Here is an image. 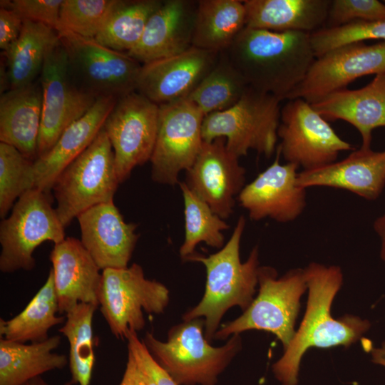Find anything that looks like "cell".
<instances>
[{"instance_id": "obj_4", "label": "cell", "mask_w": 385, "mask_h": 385, "mask_svg": "<svg viewBox=\"0 0 385 385\" xmlns=\"http://www.w3.org/2000/svg\"><path fill=\"white\" fill-rule=\"evenodd\" d=\"M143 342L178 385H216L218 376L242 348L237 334L221 346L210 345L205 337V322L201 318L173 326L165 342L149 332Z\"/></svg>"}, {"instance_id": "obj_7", "label": "cell", "mask_w": 385, "mask_h": 385, "mask_svg": "<svg viewBox=\"0 0 385 385\" xmlns=\"http://www.w3.org/2000/svg\"><path fill=\"white\" fill-rule=\"evenodd\" d=\"M258 294L242 315L221 326L214 339H226L247 330L274 334L286 349L293 339L299 300L307 289L304 270H292L277 278L270 267H260Z\"/></svg>"}, {"instance_id": "obj_6", "label": "cell", "mask_w": 385, "mask_h": 385, "mask_svg": "<svg viewBox=\"0 0 385 385\" xmlns=\"http://www.w3.org/2000/svg\"><path fill=\"white\" fill-rule=\"evenodd\" d=\"M119 183L113 150L102 128L53 185L55 209L64 227L86 210L113 202Z\"/></svg>"}, {"instance_id": "obj_33", "label": "cell", "mask_w": 385, "mask_h": 385, "mask_svg": "<svg viewBox=\"0 0 385 385\" xmlns=\"http://www.w3.org/2000/svg\"><path fill=\"white\" fill-rule=\"evenodd\" d=\"M249 86L230 61L227 53H220L215 66L188 98L205 115L235 105Z\"/></svg>"}, {"instance_id": "obj_27", "label": "cell", "mask_w": 385, "mask_h": 385, "mask_svg": "<svg viewBox=\"0 0 385 385\" xmlns=\"http://www.w3.org/2000/svg\"><path fill=\"white\" fill-rule=\"evenodd\" d=\"M61 343L54 335L31 344L0 339V385H24L44 373L62 369L68 357L53 351Z\"/></svg>"}, {"instance_id": "obj_28", "label": "cell", "mask_w": 385, "mask_h": 385, "mask_svg": "<svg viewBox=\"0 0 385 385\" xmlns=\"http://www.w3.org/2000/svg\"><path fill=\"white\" fill-rule=\"evenodd\" d=\"M59 41L58 34L54 29L43 24L24 21L17 40L3 51L9 90L36 81L47 53Z\"/></svg>"}, {"instance_id": "obj_20", "label": "cell", "mask_w": 385, "mask_h": 385, "mask_svg": "<svg viewBox=\"0 0 385 385\" xmlns=\"http://www.w3.org/2000/svg\"><path fill=\"white\" fill-rule=\"evenodd\" d=\"M197 1L166 0L150 16L137 45L127 53L141 64L192 46Z\"/></svg>"}, {"instance_id": "obj_18", "label": "cell", "mask_w": 385, "mask_h": 385, "mask_svg": "<svg viewBox=\"0 0 385 385\" xmlns=\"http://www.w3.org/2000/svg\"><path fill=\"white\" fill-rule=\"evenodd\" d=\"M219 55L192 46L142 64L136 91L158 106L188 98L215 66Z\"/></svg>"}, {"instance_id": "obj_35", "label": "cell", "mask_w": 385, "mask_h": 385, "mask_svg": "<svg viewBox=\"0 0 385 385\" xmlns=\"http://www.w3.org/2000/svg\"><path fill=\"white\" fill-rule=\"evenodd\" d=\"M34 161L12 145L0 143V217L5 218L16 200L34 188Z\"/></svg>"}, {"instance_id": "obj_44", "label": "cell", "mask_w": 385, "mask_h": 385, "mask_svg": "<svg viewBox=\"0 0 385 385\" xmlns=\"http://www.w3.org/2000/svg\"><path fill=\"white\" fill-rule=\"evenodd\" d=\"M371 355L373 362L385 366V342L381 347L374 349Z\"/></svg>"}, {"instance_id": "obj_14", "label": "cell", "mask_w": 385, "mask_h": 385, "mask_svg": "<svg viewBox=\"0 0 385 385\" xmlns=\"http://www.w3.org/2000/svg\"><path fill=\"white\" fill-rule=\"evenodd\" d=\"M158 118L159 106L137 91L117 99L103 128L113 150L120 183L135 167L150 161Z\"/></svg>"}, {"instance_id": "obj_30", "label": "cell", "mask_w": 385, "mask_h": 385, "mask_svg": "<svg viewBox=\"0 0 385 385\" xmlns=\"http://www.w3.org/2000/svg\"><path fill=\"white\" fill-rule=\"evenodd\" d=\"M57 312L58 302L50 270L43 285L20 313L8 320L1 318V337L21 343L45 341L53 327L65 322L66 317L57 316Z\"/></svg>"}, {"instance_id": "obj_2", "label": "cell", "mask_w": 385, "mask_h": 385, "mask_svg": "<svg viewBox=\"0 0 385 385\" xmlns=\"http://www.w3.org/2000/svg\"><path fill=\"white\" fill-rule=\"evenodd\" d=\"M304 272L309 289L306 312L282 356L272 366L282 385H297L302 358L309 348L349 346L370 327L368 320L357 317H332V303L343 281L340 267L312 262Z\"/></svg>"}, {"instance_id": "obj_36", "label": "cell", "mask_w": 385, "mask_h": 385, "mask_svg": "<svg viewBox=\"0 0 385 385\" xmlns=\"http://www.w3.org/2000/svg\"><path fill=\"white\" fill-rule=\"evenodd\" d=\"M117 0H63L56 31L95 38Z\"/></svg>"}, {"instance_id": "obj_11", "label": "cell", "mask_w": 385, "mask_h": 385, "mask_svg": "<svg viewBox=\"0 0 385 385\" xmlns=\"http://www.w3.org/2000/svg\"><path fill=\"white\" fill-rule=\"evenodd\" d=\"M277 136L281 155L303 170L332 163L340 152L354 150L309 103L300 98L287 100L281 108Z\"/></svg>"}, {"instance_id": "obj_45", "label": "cell", "mask_w": 385, "mask_h": 385, "mask_svg": "<svg viewBox=\"0 0 385 385\" xmlns=\"http://www.w3.org/2000/svg\"><path fill=\"white\" fill-rule=\"evenodd\" d=\"M24 385H51L48 384L47 381H46L42 376H38L36 377L30 381H29L27 383H26ZM62 385H74L73 382L70 380L67 382H65Z\"/></svg>"}, {"instance_id": "obj_21", "label": "cell", "mask_w": 385, "mask_h": 385, "mask_svg": "<svg viewBox=\"0 0 385 385\" xmlns=\"http://www.w3.org/2000/svg\"><path fill=\"white\" fill-rule=\"evenodd\" d=\"M60 314L79 303L98 307L102 272L81 240L66 237L49 255Z\"/></svg>"}, {"instance_id": "obj_34", "label": "cell", "mask_w": 385, "mask_h": 385, "mask_svg": "<svg viewBox=\"0 0 385 385\" xmlns=\"http://www.w3.org/2000/svg\"><path fill=\"white\" fill-rule=\"evenodd\" d=\"M184 202L185 238L180 247L183 260L195 254L201 242L221 249L224 246L223 231L230 228L225 220L215 213L210 206L184 182L178 183Z\"/></svg>"}, {"instance_id": "obj_32", "label": "cell", "mask_w": 385, "mask_h": 385, "mask_svg": "<svg viewBox=\"0 0 385 385\" xmlns=\"http://www.w3.org/2000/svg\"><path fill=\"white\" fill-rule=\"evenodd\" d=\"M98 307L79 303L66 314L58 332L69 344L68 366L74 385H90L96 361L93 321Z\"/></svg>"}, {"instance_id": "obj_23", "label": "cell", "mask_w": 385, "mask_h": 385, "mask_svg": "<svg viewBox=\"0 0 385 385\" xmlns=\"http://www.w3.org/2000/svg\"><path fill=\"white\" fill-rule=\"evenodd\" d=\"M297 183L305 189L317 186L344 189L375 200L385 185V150L360 148L342 160L302 170L298 173Z\"/></svg>"}, {"instance_id": "obj_41", "label": "cell", "mask_w": 385, "mask_h": 385, "mask_svg": "<svg viewBox=\"0 0 385 385\" xmlns=\"http://www.w3.org/2000/svg\"><path fill=\"white\" fill-rule=\"evenodd\" d=\"M24 20L14 11L0 7V48L5 51L21 32Z\"/></svg>"}, {"instance_id": "obj_46", "label": "cell", "mask_w": 385, "mask_h": 385, "mask_svg": "<svg viewBox=\"0 0 385 385\" xmlns=\"http://www.w3.org/2000/svg\"><path fill=\"white\" fill-rule=\"evenodd\" d=\"M384 2H385V1Z\"/></svg>"}, {"instance_id": "obj_37", "label": "cell", "mask_w": 385, "mask_h": 385, "mask_svg": "<svg viewBox=\"0 0 385 385\" xmlns=\"http://www.w3.org/2000/svg\"><path fill=\"white\" fill-rule=\"evenodd\" d=\"M316 58L336 48L366 40L385 41V20L355 21L336 28H322L310 34Z\"/></svg>"}, {"instance_id": "obj_42", "label": "cell", "mask_w": 385, "mask_h": 385, "mask_svg": "<svg viewBox=\"0 0 385 385\" xmlns=\"http://www.w3.org/2000/svg\"><path fill=\"white\" fill-rule=\"evenodd\" d=\"M118 385H157L153 379L128 351L125 369Z\"/></svg>"}, {"instance_id": "obj_43", "label": "cell", "mask_w": 385, "mask_h": 385, "mask_svg": "<svg viewBox=\"0 0 385 385\" xmlns=\"http://www.w3.org/2000/svg\"><path fill=\"white\" fill-rule=\"evenodd\" d=\"M374 229L381 240V258L385 261V214L379 217L374 223Z\"/></svg>"}, {"instance_id": "obj_15", "label": "cell", "mask_w": 385, "mask_h": 385, "mask_svg": "<svg viewBox=\"0 0 385 385\" xmlns=\"http://www.w3.org/2000/svg\"><path fill=\"white\" fill-rule=\"evenodd\" d=\"M385 73V41L349 43L316 58L302 82L287 100L300 98L310 104L356 79Z\"/></svg>"}, {"instance_id": "obj_12", "label": "cell", "mask_w": 385, "mask_h": 385, "mask_svg": "<svg viewBox=\"0 0 385 385\" xmlns=\"http://www.w3.org/2000/svg\"><path fill=\"white\" fill-rule=\"evenodd\" d=\"M205 115L188 98L159 106L158 132L150 162L151 178L174 186L193 164L202 145Z\"/></svg>"}, {"instance_id": "obj_3", "label": "cell", "mask_w": 385, "mask_h": 385, "mask_svg": "<svg viewBox=\"0 0 385 385\" xmlns=\"http://www.w3.org/2000/svg\"><path fill=\"white\" fill-rule=\"evenodd\" d=\"M245 224L241 215L230 239L219 251L207 256L195 253L186 260L205 266L206 282L201 300L183 314V319H203L205 337L210 342L229 309L237 306L245 311L254 299L258 284L259 252L255 246L245 262L240 260V246Z\"/></svg>"}, {"instance_id": "obj_1", "label": "cell", "mask_w": 385, "mask_h": 385, "mask_svg": "<svg viewBox=\"0 0 385 385\" xmlns=\"http://www.w3.org/2000/svg\"><path fill=\"white\" fill-rule=\"evenodd\" d=\"M225 51L250 87L281 101L302 82L316 59L310 34L247 26Z\"/></svg>"}, {"instance_id": "obj_26", "label": "cell", "mask_w": 385, "mask_h": 385, "mask_svg": "<svg viewBox=\"0 0 385 385\" xmlns=\"http://www.w3.org/2000/svg\"><path fill=\"white\" fill-rule=\"evenodd\" d=\"M246 26L312 34L326 26L331 0H243Z\"/></svg>"}, {"instance_id": "obj_39", "label": "cell", "mask_w": 385, "mask_h": 385, "mask_svg": "<svg viewBox=\"0 0 385 385\" xmlns=\"http://www.w3.org/2000/svg\"><path fill=\"white\" fill-rule=\"evenodd\" d=\"M63 0H1V7L9 9L24 21L47 25L56 31Z\"/></svg>"}, {"instance_id": "obj_22", "label": "cell", "mask_w": 385, "mask_h": 385, "mask_svg": "<svg viewBox=\"0 0 385 385\" xmlns=\"http://www.w3.org/2000/svg\"><path fill=\"white\" fill-rule=\"evenodd\" d=\"M117 99L115 96L98 98L82 117L63 132L48 153L34 161V188L50 194L59 175L96 138Z\"/></svg>"}, {"instance_id": "obj_10", "label": "cell", "mask_w": 385, "mask_h": 385, "mask_svg": "<svg viewBox=\"0 0 385 385\" xmlns=\"http://www.w3.org/2000/svg\"><path fill=\"white\" fill-rule=\"evenodd\" d=\"M76 84L96 98H120L136 91L142 64L127 53L111 49L70 31L58 32Z\"/></svg>"}, {"instance_id": "obj_9", "label": "cell", "mask_w": 385, "mask_h": 385, "mask_svg": "<svg viewBox=\"0 0 385 385\" xmlns=\"http://www.w3.org/2000/svg\"><path fill=\"white\" fill-rule=\"evenodd\" d=\"M65 238V227L51 205L50 194L37 188L26 190L0 224L1 272L31 270L36 265L34 252L39 245L47 241L56 245Z\"/></svg>"}, {"instance_id": "obj_8", "label": "cell", "mask_w": 385, "mask_h": 385, "mask_svg": "<svg viewBox=\"0 0 385 385\" xmlns=\"http://www.w3.org/2000/svg\"><path fill=\"white\" fill-rule=\"evenodd\" d=\"M170 302V291L163 283L148 279L142 267L102 270L98 307L111 332L126 340L131 332L143 329V312L163 314Z\"/></svg>"}, {"instance_id": "obj_19", "label": "cell", "mask_w": 385, "mask_h": 385, "mask_svg": "<svg viewBox=\"0 0 385 385\" xmlns=\"http://www.w3.org/2000/svg\"><path fill=\"white\" fill-rule=\"evenodd\" d=\"M81 242L101 270L128 267L139 234L113 201L93 206L78 217Z\"/></svg>"}, {"instance_id": "obj_29", "label": "cell", "mask_w": 385, "mask_h": 385, "mask_svg": "<svg viewBox=\"0 0 385 385\" xmlns=\"http://www.w3.org/2000/svg\"><path fill=\"white\" fill-rule=\"evenodd\" d=\"M245 26L243 1L199 0L192 46L219 53L225 51Z\"/></svg>"}, {"instance_id": "obj_13", "label": "cell", "mask_w": 385, "mask_h": 385, "mask_svg": "<svg viewBox=\"0 0 385 385\" xmlns=\"http://www.w3.org/2000/svg\"><path fill=\"white\" fill-rule=\"evenodd\" d=\"M39 80L43 101L37 158L48 153L63 132L82 117L98 98L76 84L61 41L47 53Z\"/></svg>"}, {"instance_id": "obj_40", "label": "cell", "mask_w": 385, "mask_h": 385, "mask_svg": "<svg viewBox=\"0 0 385 385\" xmlns=\"http://www.w3.org/2000/svg\"><path fill=\"white\" fill-rule=\"evenodd\" d=\"M128 351L153 379L157 385H178L167 371L155 360L138 333L130 332L126 339Z\"/></svg>"}, {"instance_id": "obj_31", "label": "cell", "mask_w": 385, "mask_h": 385, "mask_svg": "<svg viewBox=\"0 0 385 385\" xmlns=\"http://www.w3.org/2000/svg\"><path fill=\"white\" fill-rule=\"evenodd\" d=\"M160 0H117L95 39L118 51L127 53L139 42L150 16Z\"/></svg>"}, {"instance_id": "obj_5", "label": "cell", "mask_w": 385, "mask_h": 385, "mask_svg": "<svg viewBox=\"0 0 385 385\" xmlns=\"http://www.w3.org/2000/svg\"><path fill=\"white\" fill-rule=\"evenodd\" d=\"M280 102L249 86L232 107L205 116L203 141L224 138L227 148L239 158L250 150L270 158L277 147Z\"/></svg>"}, {"instance_id": "obj_25", "label": "cell", "mask_w": 385, "mask_h": 385, "mask_svg": "<svg viewBox=\"0 0 385 385\" xmlns=\"http://www.w3.org/2000/svg\"><path fill=\"white\" fill-rule=\"evenodd\" d=\"M42 101L39 78L0 97V143L14 146L32 161L37 159Z\"/></svg>"}, {"instance_id": "obj_38", "label": "cell", "mask_w": 385, "mask_h": 385, "mask_svg": "<svg viewBox=\"0 0 385 385\" xmlns=\"http://www.w3.org/2000/svg\"><path fill=\"white\" fill-rule=\"evenodd\" d=\"M381 20H385V3L377 0H332L324 28Z\"/></svg>"}, {"instance_id": "obj_17", "label": "cell", "mask_w": 385, "mask_h": 385, "mask_svg": "<svg viewBox=\"0 0 385 385\" xmlns=\"http://www.w3.org/2000/svg\"><path fill=\"white\" fill-rule=\"evenodd\" d=\"M280 156L277 146L272 164L245 185L237 197L252 220L269 217L279 222H292L306 207V189L297 183L299 166L282 165Z\"/></svg>"}, {"instance_id": "obj_16", "label": "cell", "mask_w": 385, "mask_h": 385, "mask_svg": "<svg viewBox=\"0 0 385 385\" xmlns=\"http://www.w3.org/2000/svg\"><path fill=\"white\" fill-rule=\"evenodd\" d=\"M187 186L223 220L233 214L236 197L245 187V169L226 146L224 138L204 142L185 171Z\"/></svg>"}, {"instance_id": "obj_24", "label": "cell", "mask_w": 385, "mask_h": 385, "mask_svg": "<svg viewBox=\"0 0 385 385\" xmlns=\"http://www.w3.org/2000/svg\"><path fill=\"white\" fill-rule=\"evenodd\" d=\"M311 105L327 121L352 125L361 134V148H371L372 131L385 126V73L361 88L337 90Z\"/></svg>"}]
</instances>
